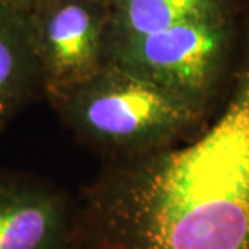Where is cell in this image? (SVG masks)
<instances>
[{"label":"cell","mask_w":249,"mask_h":249,"mask_svg":"<svg viewBox=\"0 0 249 249\" xmlns=\"http://www.w3.org/2000/svg\"><path fill=\"white\" fill-rule=\"evenodd\" d=\"M78 199L86 249H249V0L231 79L204 124L106 162Z\"/></svg>","instance_id":"cell-1"},{"label":"cell","mask_w":249,"mask_h":249,"mask_svg":"<svg viewBox=\"0 0 249 249\" xmlns=\"http://www.w3.org/2000/svg\"><path fill=\"white\" fill-rule=\"evenodd\" d=\"M47 103L71 133L106 162L136 160L172 147L196 133L211 115L111 64Z\"/></svg>","instance_id":"cell-2"},{"label":"cell","mask_w":249,"mask_h":249,"mask_svg":"<svg viewBox=\"0 0 249 249\" xmlns=\"http://www.w3.org/2000/svg\"><path fill=\"white\" fill-rule=\"evenodd\" d=\"M109 18V0H53L29 14L46 100L107 64Z\"/></svg>","instance_id":"cell-3"},{"label":"cell","mask_w":249,"mask_h":249,"mask_svg":"<svg viewBox=\"0 0 249 249\" xmlns=\"http://www.w3.org/2000/svg\"><path fill=\"white\" fill-rule=\"evenodd\" d=\"M0 249H86L79 199L50 178L0 168Z\"/></svg>","instance_id":"cell-4"},{"label":"cell","mask_w":249,"mask_h":249,"mask_svg":"<svg viewBox=\"0 0 249 249\" xmlns=\"http://www.w3.org/2000/svg\"><path fill=\"white\" fill-rule=\"evenodd\" d=\"M242 4V0H109L108 55L116 49L181 25L241 16Z\"/></svg>","instance_id":"cell-5"},{"label":"cell","mask_w":249,"mask_h":249,"mask_svg":"<svg viewBox=\"0 0 249 249\" xmlns=\"http://www.w3.org/2000/svg\"><path fill=\"white\" fill-rule=\"evenodd\" d=\"M45 98L31 19L0 3V133Z\"/></svg>","instance_id":"cell-6"},{"label":"cell","mask_w":249,"mask_h":249,"mask_svg":"<svg viewBox=\"0 0 249 249\" xmlns=\"http://www.w3.org/2000/svg\"><path fill=\"white\" fill-rule=\"evenodd\" d=\"M53 0H0V3L9 6L11 9L17 10L24 14H34L35 11L42 9L43 6L49 4Z\"/></svg>","instance_id":"cell-7"}]
</instances>
